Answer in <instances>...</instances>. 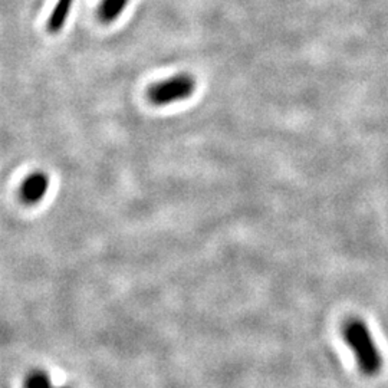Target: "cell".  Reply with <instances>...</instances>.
Returning a JSON list of instances; mask_svg holds the SVG:
<instances>
[{
	"label": "cell",
	"mask_w": 388,
	"mask_h": 388,
	"mask_svg": "<svg viewBox=\"0 0 388 388\" xmlns=\"http://www.w3.org/2000/svg\"><path fill=\"white\" fill-rule=\"evenodd\" d=\"M128 0H104L99 9V16L104 22H113L127 6Z\"/></svg>",
	"instance_id": "5"
},
{
	"label": "cell",
	"mask_w": 388,
	"mask_h": 388,
	"mask_svg": "<svg viewBox=\"0 0 388 388\" xmlns=\"http://www.w3.org/2000/svg\"><path fill=\"white\" fill-rule=\"evenodd\" d=\"M196 89V81L190 75H177L157 82L148 89V99L154 105H169L187 99Z\"/></svg>",
	"instance_id": "2"
},
{
	"label": "cell",
	"mask_w": 388,
	"mask_h": 388,
	"mask_svg": "<svg viewBox=\"0 0 388 388\" xmlns=\"http://www.w3.org/2000/svg\"><path fill=\"white\" fill-rule=\"evenodd\" d=\"M343 338L354 353L360 371L367 377L378 375L384 361L368 325L361 318L347 319L343 325Z\"/></svg>",
	"instance_id": "1"
},
{
	"label": "cell",
	"mask_w": 388,
	"mask_h": 388,
	"mask_svg": "<svg viewBox=\"0 0 388 388\" xmlns=\"http://www.w3.org/2000/svg\"><path fill=\"white\" fill-rule=\"evenodd\" d=\"M49 189V177L48 174L38 172L31 174L21 187V199L25 204L33 206L43 200Z\"/></svg>",
	"instance_id": "3"
},
{
	"label": "cell",
	"mask_w": 388,
	"mask_h": 388,
	"mask_svg": "<svg viewBox=\"0 0 388 388\" xmlns=\"http://www.w3.org/2000/svg\"><path fill=\"white\" fill-rule=\"evenodd\" d=\"M25 388H52L50 378L42 371L32 372L26 379Z\"/></svg>",
	"instance_id": "6"
},
{
	"label": "cell",
	"mask_w": 388,
	"mask_h": 388,
	"mask_svg": "<svg viewBox=\"0 0 388 388\" xmlns=\"http://www.w3.org/2000/svg\"><path fill=\"white\" fill-rule=\"evenodd\" d=\"M72 5L74 0H58L48 21V31L50 33H58L62 31L72 9Z\"/></svg>",
	"instance_id": "4"
}]
</instances>
